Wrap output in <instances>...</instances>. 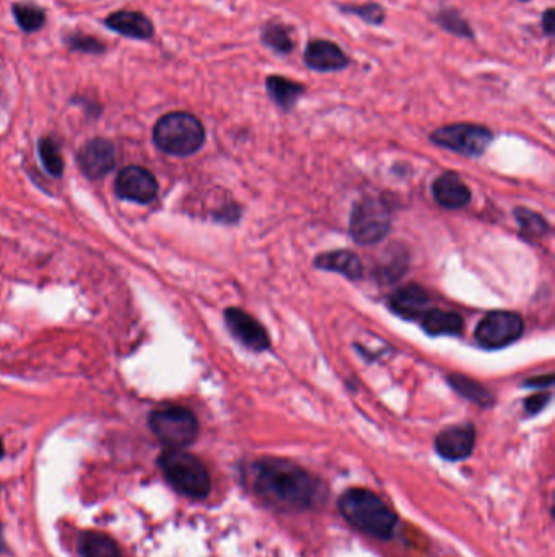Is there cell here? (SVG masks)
<instances>
[{
    "label": "cell",
    "mask_w": 555,
    "mask_h": 557,
    "mask_svg": "<svg viewBox=\"0 0 555 557\" xmlns=\"http://www.w3.org/2000/svg\"><path fill=\"white\" fill-rule=\"evenodd\" d=\"M519 2H529V0H519Z\"/></svg>",
    "instance_id": "obj_34"
},
{
    "label": "cell",
    "mask_w": 555,
    "mask_h": 557,
    "mask_svg": "<svg viewBox=\"0 0 555 557\" xmlns=\"http://www.w3.org/2000/svg\"><path fill=\"white\" fill-rule=\"evenodd\" d=\"M429 305V292L417 284H407L389 297V308L404 320H421L430 310Z\"/></svg>",
    "instance_id": "obj_14"
},
{
    "label": "cell",
    "mask_w": 555,
    "mask_h": 557,
    "mask_svg": "<svg viewBox=\"0 0 555 557\" xmlns=\"http://www.w3.org/2000/svg\"><path fill=\"white\" fill-rule=\"evenodd\" d=\"M314 266L318 270H329L336 272L350 280H358L362 278V262L355 253L347 250H337V252L322 253L316 260Z\"/></svg>",
    "instance_id": "obj_17"
},
{
    "label": "cell",
    "mask_w": 555,
    "mask_h": 557,
    "mask_svg": "<svg viewBox=\"0 0 555 557\" xmlns=\"http://www.w3.org/2000/svg\"><path fill=\"white\" fill-rule=\"evenodd\" d=\"M430 141L465 157H481L492 142L493 134L489 127L457 123L435 129L430 135Z\"/></svg>",
    "instance_id": "obj_7"
},
{
    "label": "cell",
    "mask_w": 555,
    "mask_h": 557,
    "mask_svg": "<svg viewBox=\"0 0 555 557\" xmlns=\"http://www.w3.org/2000/svg\"><path fill=\"white\" fill-rule=\"evenodd\" d=\"M116 165V152L111 142L105 139H93L83 145L79 152L81 170L93 180L103 178Z\"/></svg>",
    "instance_id": "obj_13"
},
{
    "label": "cell",
    "mask_w": 555,
    "mask_h": 557,
    "mask_svg": "<svg viewBox=\"0 0 555 557\" xmlns=\"http://www.w3.org/2000/svg\"><path fill=\"white\" fill-rule=\"evenodd\" d=\"M153 141L161 152L175 157H189L206 142V129L191 113L175 111L158 119Z\"/></svg>",
    "instance_id": "obj_4"
},
{
    "label": "cell",
    "mask_w": 555,
    "mask_h": 557,
    "mask_svg": "<svg viewBox=\"0 0 555 557\" xmlns=\"http://www.w3.org/2000/svg\"><path fill=\"white\" fill-rule=\"evenodd\" d=\"M149 427L158 441L171 450H183L196 441L199 423L186 407L171 406L157 409L149 417Z\"/></svg>",
    "instance_id": "obj_5"
},
{
    "label": "cell",
    "mask_w": 555,
    "mask_h": 557,
    "mask_svg": "<svg viewBox=\"0 0 555 557\" xmlns=\"http://www.w3.org/2000/svg\"><path fill=\"white\" fill-rule=\"evenodd\" d=\"M13 15L17 19L18 25L28 33L38 31L45 25L46 15L43 10L36 7L33 4H17L13 5Z\"/></svg>",
    "instance_id": "obj_26"
},
{
    "label": "cell",
    "mask_w": 555,
    "mask_h": 557,
    "mask_svg": "<svg viewBox=\"0 0 555 557\" xmlns=\"http://www.w3.org/2000/svg\"><path fill=\"white\" fill-rule=\"evenodd\" d=\"M248 481L260 499L286 512L312 507L321 493L320 481L306 469L294 461L272 457L251 463Z\"/></svg>",
    "instance_id": "obj_1"
},
{
    "label": "cell",
    "mask_w": 555,
    "mask_h": 557,
    "mask_svg": "<svg viewBox=\"0 0 555 557\" xmlns=\"http://www.w3.org/2000/svg\"><path fill=\"white\" fill-rule=\"evenodd\" d=\"M266 91L282 111H292L298 99L304 95V85L300 81H290L284 75H269L266 79Z\"/></svg>",
    "instance_id": "obj_19"
},
{
    "label": "cell",
    "mask_w": 555,
    "mask_h": 557,
    "mask_svg": "<svg viewBox=\"0 0 555 557\" xmlns=\"http://www.w3.org/2000/svg\"><path fill=\"white\" fill-rule=\"evenodd\" d=\"M435 21L440 28H443L448 33L455 37L465 38V39H474V30L469 25V21L457 12V9H441Z\"/></svg>",
    "instance_id": "obj_24"
},
{
    "label": "cell",
    "mask_w": 555,
    "mask_h": 557,
    "mask_svg": "<svg viewBox=\"0 0 555 557\" xmlns=\"http://www.w3.org/2000/svg\"><path fill=\"white\" fill-rule=\"evenodd\" d=\"M340 12L346 15H354L360 20H363L371 27H381L385 23L386 10L383 5L376 2H367V4H337Z\"/></svg>",
    "instance_id": "obj_23"
},
{
    "label": "cell",
    "mask_w": 555,
    "mask_h": 557,
    "mask_svg": "<svg viewBox=\"0 0 555 557\" xmlns=\"http://www.w3.org/2000/svg\"><path fill=\"white\" fill-rule=\"evenodd\" d=\"M39 157L43 160L46 170L54 176H61L64 170L63 155L57 144L53 139H41L39 141Z\"/></svg>",
    "instance_id": "obj_27"
},
{
    "label": "cell",
    "mask_w": 555,
    "mask_h": 557,
    "mask_svg": "<svg viewBox=\"0 0 555 557\" xmlns=\"http://www.w3.org/2000/svg\"><path fill=\"white\" fill-rule=\"evenodd\" d=\"M554 381V375L549 373L547 377H537L526 381V387H549Z\"/></svg>",
    "instance_id": "obj_31"
},
{
    "label": "cell",
    "mask_w": 555,
    "mask_h": 557,
    "mask_svg": "<svg viewBox=\"0 0 555 557\" xmlns=\"http://www.w3.org/2000/svg\"><path fill=\"white\" fill-rule=\"evenodd\" d=\"M515 217L518 220L521 234L528 236V238H544L551 232V227L547 224L546 219L539 216L536 212H533V210L517 209Z\"/></svg>",
    "instance_id": "obj_25"
},
{
    "label": "cell",
    "mask_w": 555,
    "mask_h": 557,
    "mask_svg": "<svg viewBox=\"0 0 555 557\" xmlns=\"http://www.w3.org/2000/svg\"><path fill=\"white\" fill-rule=\"evenodd\" d=\"M541 28L542 31L546 33L547 37L552 38L555 33V10L552 7L542 13V19H541Z\"/></svg>",
    "instance_id": "obj_30"
},
{
    "label": "cell",
    "mask_w": 555,
    "mask_h": 557,
    "mask_svg": "<svg viewBox=\"0 0 555 557\" xmlns=\"http://www.w3.org/2000/svg\"><path fill=\"white\" fill-rule=\"evenodd\" d=\"M4 457V445H2V441H0V458Z\"/></svg>",
    "instance_id": "obj_33"
},
{
    "label": "cell",
    "mask_w": 555,
    "mask_h": 557,
    "mask_svg": "<svg viewBox=\"0 0 555 557\" xmlns=\"http://www.w3.org/2000/svg\"><path fill=\"white\" fill-rule=\"evenodd\" d=\"M431 194L440 206L445 209H463L471 201V191L457 173H443L431 184Z\"/></svg>",
    "instance_id": "obj_15"
},
{
    "label": "cell",
    "mask_w": 555,
    "mask_h": 557,
    "mask_svg": "<svg viewBox=\"0 0 555 557\" xmlns=\"http://www.w3.org/2000/svg\"><path fill=\"white\" fill-rule=\"evenodd\" d=\"M158 465L168 484L179 494L196 501L210 494L212 483L206 465L188 451L168 449L158 458Z\"/></svg>",
    "instance_id": "obj_3"
},
{
    "label": "cell",
    "mask_w": 555,
    "mask_h": 557,
    "mask_svg": "<svg viewBox=\"0 0 555 557\" xmlns=\"http://www.w3.org/2000/svg\"><path fill=\"white\" fill-rule=\"evenodd\" d=\"M422 328L430 336H459L465 330V320L457 312L430 308L421 318Z\"/></svg>",
    "instance_id": "obj_18"
},
{
    "label": "cell",
    "mask_w": 555,
    "mask_h": 557,
    "mask_svg": "<svg viewBox=\"0 0 555 557\" xmlns=\"http://www.w3.org/2000/svg\"><path fill=\"white\" fill-rule=\"evenodd\" d=\"M303 63L314 73H339L350 65L349 56L329 39H313L303 51Z\"/></svg>",
    "instance_id": "obj_11"
},
{
    "label": "cell",
    "mask_w": 555,
    "mask_h": 557,
    "mask_svg": "<svg viewBox=\"0 0 555 557\" xmlns=\"http://www.w3.org/2000/svg\"><path fill=\"white\" fill-rule=\"evenodd\" d=\"M391 228V212L383 199L358 201L350 216V235L358 244L381 242Z\"/></svg>",
    "instance_id": "obj_6"
},
{
    "label": "cell",
    "mask_w": 555,
    "mask_h": 557,
    "mask_svg": "<svg viewBox=\"0 0 555 557\" xmlns=\"http://www.w3.org/2000/svg\"><path fill=\"white\" fill-rule=\"evenodd\" d=\"M2 551H5V541H4V531H2V527H0V553Z\"/></svg>",
    "instance_id": "obj_32"
},
{
    "label": "cell",
    "mask_w": 555,
    "mask_h": 557,
    "mask_svg": "<svg viewBox=\"0 0 555 557\" xmlns=\"http://www.w3.org/2000/svg\"><path fill=\"white\" fill-rule=\"evenodd\" d=\"M105 23L109 30L132 39H149L153 35L152 21L139 12L119 10L111 13Z\"/></svg>",
    "instance_id": "obj_16"
},
{
    "label": "cell",
    "mask_w": 555,
    "mask_h": 557,
    "mask_svg": "<svg viewBox=\"0 0 555 557\" xmlns=\"http://www.w3.org/2000/svg\"><path fill=\"white\" fill-rule=\"evenodd\" d=\"M116 191L123 199L149 204L157 198L158 183L152 173L142 167H127L117 176Z\"/></svg>",
    "instance_id": "obj_10"
},
{
    "label": "cell",
    "mask_w": 555,
    "mask_h": 557,
    "mask_svg": "<svg viewBox=\"0 0 555 557\" xmlns=\"http://www.w3.org/2000/svg\"><path fill=\"white\" fill-rule=\"evenodd\" d=\"M525 330L523 318L513 312H492L475 328V341L483 349H501L518 341Z\"/></svg>",
    "instance_id": "obj_8"
},
{
    "label": "cell",
    "mask_w": 555,
    "mask_h": 557,
    "mask_svg": "<svg viewBox=\"0 0 555 557\" xmlns=\"http://www.w3.org/2000/svg\"><path fill=\"white\" fill-rule=\"evenodd\" d=\"M225 323L233 338L251 351H268L270 347V339L264 326L240 308L225 310Z\"/></svg>",
    "instance_id": "obj_9"
},
{
    "label": "cell",
    "mask_w": 555,
    "mask_h": 557,
    "mask_svg": "<svg viewBox=\"0 0 555 557\" xmlns=\"http://www.w3.org/2000/svg\"><path fill=\"white\" fill-rule=\"evenodd\" d=\"M549 401H551V395H549V393L531 396V398H528V399L525 401V409H526V413L534 416V414L541 413V411L546 407Z\"/></svg>",
    "instance_id": "obj_29"
},
{
    "label": "cell",
    "mask_w": 555,
    "mask_h": 557,
    "mask_svg": "<svg viewBox=\"0 0 555 557\" xmlns=\"http://www.w3.org/2000/svg\"><path fill=\"white\" fill-rule=\"evenodd\" d=\"M72 49L83 51V53H101L105 49V46L99 43L95 38L85 37V35H75L71 38Z\"/></svg>",
    "instance_id": "obj_28"
},
{
    "label": "cell",
    "mask_w": 555,
    "mask_h": 557,
    "mask_svg": "<svg viewBox=\"0 0 555 557\" xmlns=\"http://www.w3.org/2000/svg\"><path fill=\"white\" fill-rule=\"evenodd\" d=\"M337 507L352 528L376 539L393 538L397 515L376 493L352 487L340 495Z\"/></svg>",
    "instance_id": "obj_2"
},
{
    "label": "cell",
    "mask_w": 555,
    "mask_h": 557,
    "mask_svg": "<svg viewBox=\"0 0 555 557\" xmlns=\"http://www.w3.org/2000/svg\"><path fill=\"white\" fill-rule=\"evenodd\" d=\"M79 551L83 557H121L116 541L99 531L81 533Z\"/></svg>",
    "instance_id": "obj_21"
},
{
    "label": "cell",
    "mask_w": 555,
    "mask_h": 557,
    "mask_svg": "<svg viewBox=\"0 0 555 557\" xmlns=\"http://www.w3.org/2000/svg\"><path fill=\"white\" fill-rule=\"evenodd\" d=\"M260 39L262 45L278 56H288L295 49V41L290 35V28L280 21H266L260 30Z\"/></svg>",
    "instance_id": "obj_20"
},
{
    "label": "cell",
    "mask_w": 555,
    "mask_h": 557,
    "mask_svg": "<svg viewBox=\"0 0 555 557\" xmlns=\"http://www.w3.org/2000/svg\"><path fill=\"white\" fill-rule=\"evenodd\" d=\"M475 429L473 424H457L441 431L435 441L437 453L448 461H461L474 451Z\"/></svg>",
    "instance_id": "obj_12"
},
{
    "label": "cell",
    "mask_w": 555,
    "mask_h": 557,
    "mask_svg": "<svg viewBox=\"0 0 555 557\" xmlns=\"http://www.w3.org/2000/svg\"><path fill=\"white\" fill-rule=\"evenodd\" d=\"M448 381L459 395L471 399L475 405L487 407L493 403L492 395L482 385L475 383L474 380H471V378L459 375V373H453V375H448Z\"/></svg>",
    "instance_id": "obj_22"
}]
</instances>
